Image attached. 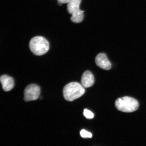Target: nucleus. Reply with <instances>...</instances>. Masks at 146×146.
<instances>
[{
    "instance_id": "7ed1b4c3",
    "label": "nucleus",
    "mask_w": 146,
    "mask_h": 146,
    "mask_svg": "<svg viewBox=\"0 0 146 146\" xmlns=\"http://www.w3.org/2000/svg\"><path fill=\"white\" fill-rule=\"evenodd\" d=\"M115 105L118 110L127 113L134 112L139 107L137 100L128 96L118 98L115 102Z\"/></svg>"
},
{
    "instance_id": "9d476101",
    "label": "nucleus",
    "mask_w": 146,
    "mask_h": 146,
    "mask_svg": "<svg viewBox=\"0 0 146 146\" xmlns=\"http://www.w3.org/2000/svg\"><path fill=\"white\" fill-rule=\"evenodd\" d=\"M84 115L85 117L88 119H92L94 117V113L87 109H85L84 110Z\"/></svg>"
},
{
    "instance_id": "f03ea898",
    "label": "nucleus",
    "mask_w": 146,
    "mask_h": 146,
    "mask_svg": "<svg viewBox=\"0 0 146 146\" xmlns=\"http://www.w3.org/2000/svg\"><path fill=\"white\" fill-rule=\"evenodd\" d=\"M29 47L30 50L35 55L40 56L46 53L49 50L48 42L44 37L38 36L31 39Z\"/></svg>"
},
{
    "instance_id": "20e7f679",
    "label": "nucleus",
    "mask_w": 146,
    "mask_h": 146,
    "mask_svg": "<svg viewBox=\"0 0 146 146\" xmlns=\"http://www.w3.org/2000/svg\"><path fill=\"white\" fill-rule=\"evenodd\" d=\"M82 0H70L67 5V10L70 14L72 15L71 21L75 23H81L84 18V11L80 9Z\"/></svg>"
},
{
    "instance_id": "6e6552de",
    "label": "nucleus",
    "mask_w": 146,
    "mask_h": 146,
    "mask_svg": "<svg viewBox=\"0 0 146 146\" xmlns=\"http://www.w3.org/2000/svg\"><path fill=\"white\" fill-rule=\"evenodd\" d=\"M1 82L3 90L5 91H10L13 88L14 82L13 78L7 75H3L1 76Z\"/></svg>"
},
{
    "instance_id": "1a4fd4ad",
    "label": "nucleus",
    "mask_w": 146,
    "mask_h": 146,
    "mask_svg": "<svg viewBox=\"0 0 146 146\" xmlns=\"http://www.w3.org/2000/svg\"><path fill=\"white\" fill-rule=\"evenodd\" d=\"M80 133L81 136L83 138H91L92 136V134L91 133L88 132L85 129H82Z\"/></svg>"
},
{
    "instance_id": "39448f33",
    "label": "nucleus",
    "mask_w": 146,
    "mask_h": 146,
    "mask_svg": "<svg viewBox=\"0 0 146 146\" xmlns=\"http://www.w3.org/2000/svg\"><path fill=\"white\" fill-rule=\"evenodd\" d=\"M40 88L35 84H31L27 86L24 91V100L29 102L35 100L39 97Z\"/></svg>"
},
{
    "instance_id": "9b49d317",
    "label": "nucleus",
    "mask_w": 146,
    "mask_h": 146,
    "mask_svg": "<svg viewBox=\"0 0 146 146\" xmlns=\"http://www.w3.org/2000/svg\"><path fill=\"white\" fill-rule=\"evenodd\" d=\"M59 2L61 3H66L68 2L70 0H57Z\"/></svg>"
},
{
    "instance_id": "423d86ee",
    "label": "nucleus",
    "mask_w": 146,
    "mask_h": 146,
    "mask_svg": "<svg viewBox=\"0 0 146 146\" xmlns=\"http://www.w3.org/2000/svg\"><path fill=\"white\" fill-rule=\"evenodd\" d=\"M96 63L100 68L106 70H109L111 68V64L104 53L98 54L96 58Z\"/></svg>"
},
{
    "instance_id": "f257e3e1",
    "label": "nucleus",
    "mask_w": 146,
    "mask_h": 146,
    "mask_svg": "<svg viewBox=\"0 0 146 146\" xmlns=\"http://www.w3.org/2000/svg\"><path fill=\"white\" fill-rule=\"evenodd\" d=\"M85 92V88L81 84L77 82H71L64 87L63 96L67 101L72 102L81 97Z\"/></svg>"
},
{
    "instance_id": "0eeeda50",
    "label": "nucleus",
    "mask_w": 146,
    "mask_h": 146,
    "mask_svg": "<svg viewBox=\"0 0 146 146\" xmlns=\"http://www.w3.org/2000/svg\"><path fill=\"white\" fill-rule=\"evenodd\" d=\"M81 81V84L84 88L90 87L94 84V75L90 71H85L82 75Z\"/></svg>"
}]
</instances>
